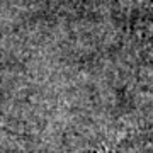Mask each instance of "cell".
Masks as SVG:
<instances>
[{
  "label": "cell",
  "instance_id": "cell-1",
  "mask_svg": "<svg viewBox=\"0 0 153 153\" xmlns=\"http://www.w3.org/2000/svg\"><path fill=\"white\" fill-rule=\"evenodd\" d=\"M104 153H153V128H145L128 134Z\"/></svg>",
  "mask_w": 153,
  "mask_h": 153
},
{
  "label": "cell",
  "instance_id": "cell-2",
  "mask_svg": "<svg viewBox=\"0 0 153 153\" xmlns=\"http://www.w3.org/2000/svg\"><path fill=\"white\" fill-rule=\"evenodd\" d=\"M0 131H7V129H5V128H2V126H0ZM7 133H9V131H7Z\"/></svg>",
  "mask_w": 153,
  "mask_h": 153
}]
</instances>
